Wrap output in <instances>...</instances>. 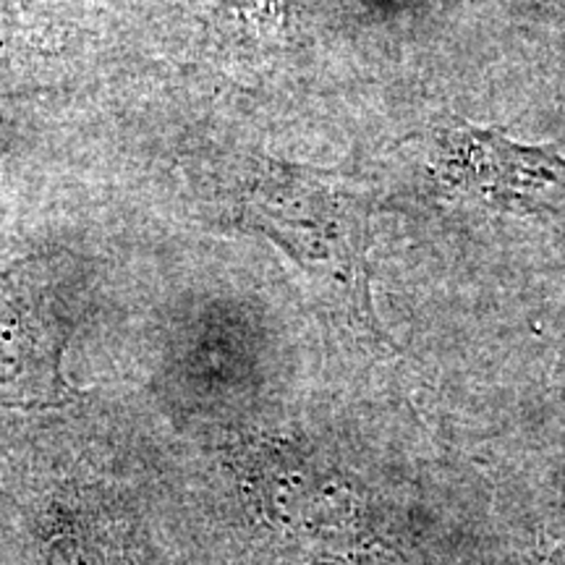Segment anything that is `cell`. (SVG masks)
<instances>
[{"instance_id": "cell-1", "label": "cell", "mask_w": 565, "mask_h": 565, "mask_svg": "<svg viewBox=\"0 0 565 565\" xmlns=\"http://www.w3.org/2000/svg\"><path fill=\"white\" fill-rule=\"evenodd\" d=\"M228 196L242 223L273 238L303 270L362 296L364 225L349 196L270 160L233 166Z\"/></svg>"}, {"instance_id": "cell-2", "label": "cell", "mask_w": 565, "mask_h": 565, "mask_svg": "<svg viewBox=\"0 0 565 565\" xmlns=\"http://www.w3.org/2000/svg\"><path fill=\"white\" fill-rule=\"evenodd\" d=\"M259 508L275 526L301 536H333L353 526L351 498L291 454H267L252 471Z\"/></svg>"}, {"instance_id": "cell-3", "label": "cell", "mask_w": 565, "mask_h": 565, "mask_svg": "<svg viewBox=\"0 0 565 565\" xmlns=\"http://www.w3.org/2000/svg\"><path fill=\"white\" fill-rule=\"evenodd\" d=\"M47 565H118L100 542L76 532L74 521H53L45 542Z\"/></svg>"}, {"instance_id": "cell-4", "label": "cell", "mask_w": 565, "mask_h": 565, "mask_svg": "<svg viewBox=\"0 0 565 565\" xmlns=\"http://www.w3.org/2000/svg\"><path fill=\"white\" fill-rule=\"evenodd\" d=\"M312 565H377V563L364 555H330V557H322V561H315Z\"/></svg>"}, {"instance_id": "cell-5", "label": "cell", "mask_w": 565, "mask_h": 565, "mask_svg": "<svg viewBox=\"0 0 565 565\" xmlns=\"http://www.w3.org/2000/svg\"><path fill=\"white\" fill-rule=\"evenodd\" d=\"M536 565H565V553H550V555H542Z\"/></svg>"}, {"instance_id": "cell-6", "label": "cell", "mask_w": 565, "mask_h": 565, "mask_svg": "<svg viewBox=\"0 0 565 565\" xmlns=\"http://www.w3.org/2000/svg\"><path fill=\"white\" fill-rule=\"evenodd\" d=\"M13 561H11V555H9V550L3 547V536H0V565H11Z\"/></svg>"}]
</instances>
